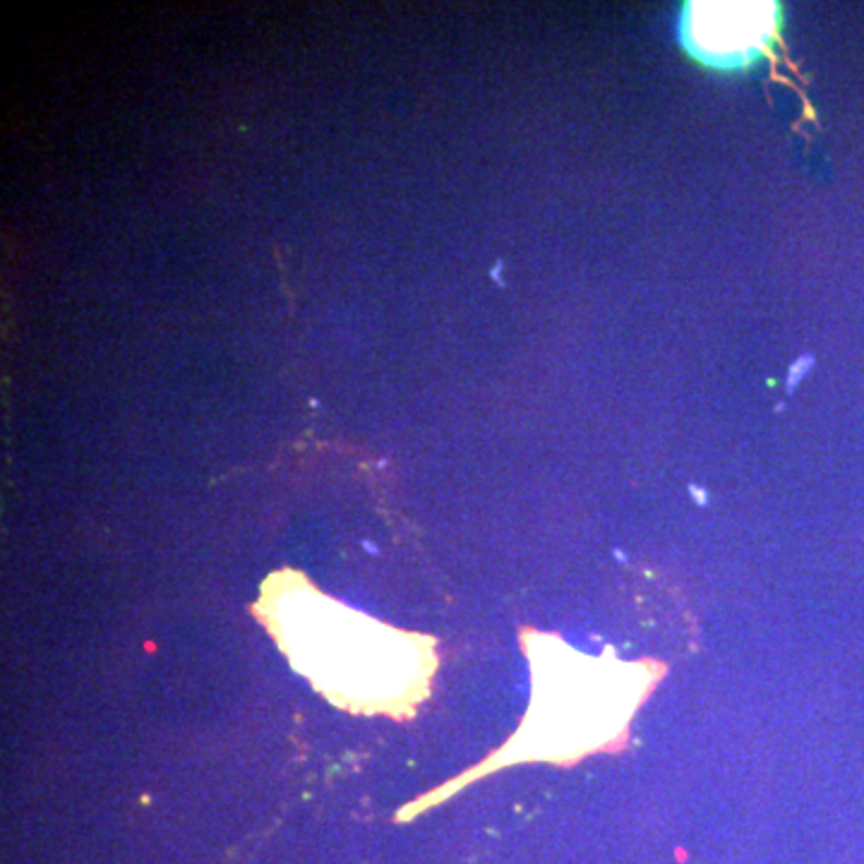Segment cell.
<instances>
[{
  "instance_id": "obj_1",
  "label": "cell",
  "mask_w": 864,
  "mask_h": 864,
  "mask_svg": "<svg viewBox=\"0 0 864 864\" xmlns=\"http://www.w3.org/2000/svg\"><path fill=\"white\" fill-rule=\"evenodd\" d=\"M252 612L291 665L343 711L408 718L430 694L435 639L341 605L300 571H274Z\"/></svg>"
},
{
  "instance_id": "obj_2",
  "label": "cell",
  "mask_w": 864,
  "mask_h": 864,
  "mask_svg": "<svg viewBox=\"0 0 864 864\" xmlns=\"http://www.w3.org/2000/svg\"><path fill=\"white\" fill-rule=\"evenodd\" d=\"M521 641L533 670V701L517 735L481 766L411 804V814L509 763H571L584 754L622 744L639 701L663 675L655 663H619L610 655L584 658L557 637L533 629H524Z\"/></svg>"
},
{
  "instance_id": "obj_3",
  "label": "cell",
  "mask_w": 864,
  "mask_h": 864,
  "mask_svg": "<svg viewBox=\"0 0 864 864\" xmlns=\"http://www.w3.org/2000/svg\"><path fill=\"white\" fill-rule=\"evenodd\" d=\"M686 41L706 60H747L773 29V5H691Z\"/></svg>"
}]
</instances>
